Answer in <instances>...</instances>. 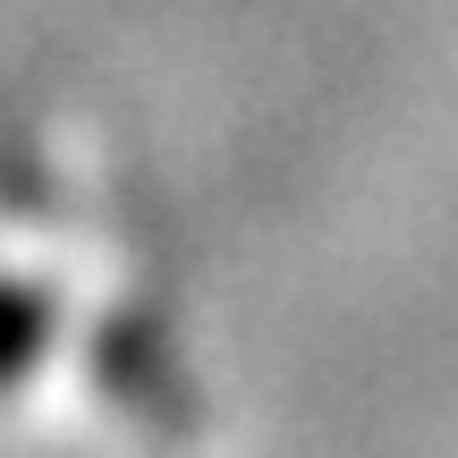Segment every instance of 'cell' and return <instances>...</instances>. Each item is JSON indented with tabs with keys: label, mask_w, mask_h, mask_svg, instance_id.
<instances>
[{
	"label": "cell",
	"mask_w": 458,
	"mask_h": 458,
	"mask_svg": "<svg viewBox=\"0 0 458 458\" xmlns=\"http://www.w3.org/2000/svg\"><path fill=\"white\" fill-rule=\"evenodd\" d=\"M43 348V306L26 289H0V382L26 374V357Z\"/></svg>",
	"instance_id": "cell-1"
}]
</instances>
